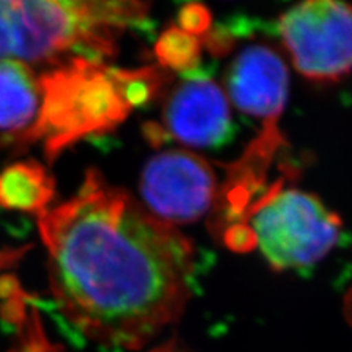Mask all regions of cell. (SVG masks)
<instances>
[{
  "mask_svg": "<svg viewBox=\"0 0 352 352\" xmlns=\"http://www.w3.org/2000/svg\"><path fill=\"white\" fill-rule=\"evenodd\" d=\"M60 313L93 342L138 349L188 302L194 248L90 169L69 200L37 214Z\"/></svg>",
  "mask_w": 352,
  "mask_h": 352,
  "instance_id": "6da1fadb",
  "label": "cell"
},
{
  "mask_svg": "<svg viewBox=\"0 0 352 352\" xmlns=\"http://www.w3.org/2000/svg\"><path fill=\"white\" fill-rule=\"evenodd\" d=\"M147 0H0V60L47 68L113 56L148 19Z\"/></svg>",
  "mask_w": 352,
  "mask_h": 352,
  "instance_id": "7a4b0ae2",
  "label": "cell"
},
{
  "mask_svg": "<svg viewBox=\"0 0 352 352\" xmlns=\"http://www.w3.org/2000/svg\"><path fill=\"white\" fill-rule=\"evenodd\" d=\"M166 80L168 71L156 66L119 69L85 58L50 66L38 74L41 106L32 142H41L54 160L75 142L115 129Z\"/></svg>",
  "mask_w": 352,
  "mask_h": 352,
  "instance_id": "3957f363",
  "label": "cell"
},
{
  "mask_svg": "<svg viewBox=\"0 0 352 352\" xmlns=\"http://www.w3.org/2000/svg\"><path fill=\"white\" fill-rule=\"evenodd\" d=\"M250 232L273 269H301L335 247L340 219L313 194L278 184L252 207Z\"/></svg>",
  "mask_w": 352,
  "mask_h": 352,
  "instance_id": "277c9868",
  "label": "cell"
},
{
  "mask_svg": "<svg viewBox=\"0 0 352 352\" xmlns=\"http://www.w3.org/2000/svg\"><path fill=\"white\" fill-rule=\"evenodd\" d=\"M278 27L304 78L336 82L352 72V5L346 0H300Z\"/></svg>",
  "mask_w": 352,
  "mask_h": 352,
  "instance_id": "5b68a950",
  "label": "cell"
},
{
  "mask_svg": "<svg viewBox=\"0 0 352 352\" xmlns=\"http://www.w3.org/2000/svg\"><path fill=\"white\" fill-rule=\"evenodd\" d=\"M146 134L154 146L166 140L192 148L223 146L234 135L229 97L208 76L194 71L184 74L166 98L162 124H150Z\"/></svg>",
  "mask_w": 352,
  "mask_h": 352,
  "instance_id": "8992f818",
  "label": "cell"
},
{
  "mask_svg": "<svg viewBox=\"0 0 352 352\" xmlns=\"http://www.w3.org/2000/svg\"><path fill=\"white\" fill-rule=\"evenodd\" d=\"M216 194L210 163L190 151H162L147 162L141 175L142 206L173 226L200 219L210 210Z\"/></svg>",
  "mask_w": 352,
  "mask_h": 352,
  "instance_id": "52a82bcc",
  "label": "cell"
},
{
  "mask_svg": "<svg viewBox=\"0 0 352 352\" xmlns=\"http://www.w3.org/2000/svg\"><path fill=\"white\" fill-rule=\"evenodd\" d=\"M229 98L263 125L279 124L289 93V74L273 49L256 44L242 49L226 75Z\"/></svg>",
  "mask_w": 352,
  "mask_h": 352,
  "instance_id": "ba28073f",
  "label": "cell"
},
{
  "mask_svg": "<svg viewBox=\"0 0 352 352\" xmlns=\"http://www.w3.org/2000/svg\"><path fill=\"white\" fill-rule=\"evenodd\" d=\"M41 90L38 75L18 60H0V141L8 146L32 144Z\"/></svg>",
  "mask_w": 352,
  "mask_h": 352,
  "instance_id": "9c48e42d",
  "label": "cell"
},
{
  "mask_svg": "<svg viewBox=\"0 0 352 352\" xmlns=\"http://www.w3.org/2000/svg\"><path fill=\"white\" fill-rule=\"evenodd\" d=\"M53 194V178L37 162H18L0 170V206L9 210L40 214Z\"/></svg>",
  "mask_w": 352,
  "mask_h": 352,
  "instance_id": "30bf717a",
  "label": "cell"
},
{
  "mask_svg": "<svg viewBox=\"0 0 352 352\" xmlns=\"http://www.w3.org/2000/svg\"><path fill=\"white\" fill-rule=\"evenodd\" d=\"M201 38L179 27H170L163 32L156 44V54L162 68L188 74L195 71L200 60Z\"/></svg>",
  "mask_w": 352,
  "mask_h": 352,
  "instance_id": "8fae6325",
  "label": "cell"
},
{
  "mask_svg": "<svg viewBox=\"0 0 352 352\" xmlns=\"http://www.w3.org/2000/svg\"><path fill=\"white\" fill-rule=\"evenodd\" d=\"M178 27L198 38H204L207 32H210V14L203 5L192 3L185 6L179 15Z\"/></svg>",
  "mask_w": 352,
  "mask_h": 352,
  "instance_id": "7c38bea8",
  "label": "cell"
}]
</instances>
